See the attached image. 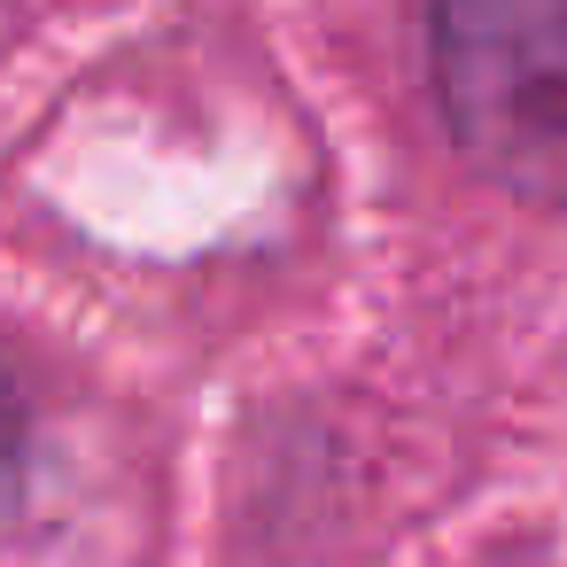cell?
Instances as JSON below:
<instances>
[{
  "mask_svg": "<svg viewBox=\"0 0 567 567\" xmlns=\"http://www.w3.org/2000/svg\"><path fill=\"white\" fill-rule=\"evenodd\" d=\"M427 63L458 156L520 203H567V0H427Z\"/></svg>",
  "mask_w": 567,
  "mask_h": 567,
  "instance_id": "6da1fadb",
  "label": "cell"
},
{
  "mask_svg": "<svg viewBox=\"0 0 567 567\" xmlns=\"http://www.w3.org/2000/svg\"><path fill=\"white\" fill-rule=\"evenodd\" d=\"M24 458H32V427H24V396L0 373V520L24 505Z\"/></svg>",
  "mask_w": 567,
  "mask_h": 567,
  "instance_id": "7a4b0ae2",
  "label": "cell"
}]
</instances>
